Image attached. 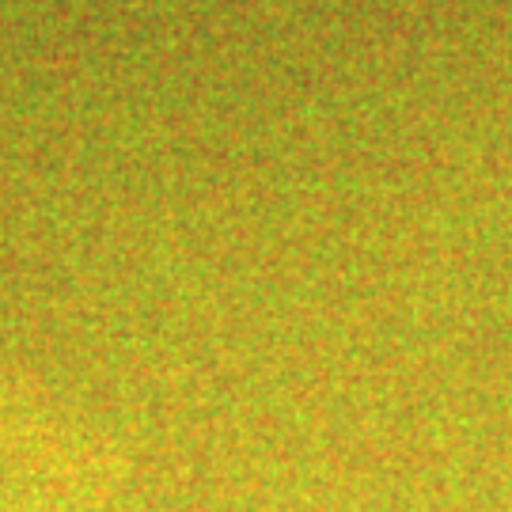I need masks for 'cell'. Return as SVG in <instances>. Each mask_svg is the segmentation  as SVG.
Wrapping results in <instances>:
<instances>
[{"instance_id": "1", "label": "cell", "mask_w": 512, "mask_h": 512, "mask_svg": "<svg viewBox=\"0 0 512 512\" xmlns=\"http://www.w3.org/2000/svg\"><path fill=\"white\" fill-rule=\"evenodd\" d=\"M0 512H99V486L54 421L0 391Z\"/></svg>"}]
</instances>
